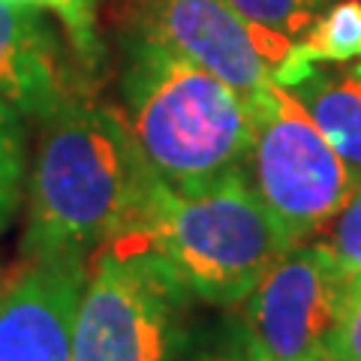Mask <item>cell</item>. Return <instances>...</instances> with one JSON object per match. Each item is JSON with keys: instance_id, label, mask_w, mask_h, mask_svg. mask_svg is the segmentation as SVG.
<instances>
[{"instance_id": "cell-1", "label": "cell", "mask_w": 361, "mask_h": 361, "mask_svg": "<svg viewBox=\"0 0 361 361\" xmlns=\"http://www.w3.org/2000/svg\"><path fill=\"white\" fill-rule=\"evenodd\" d=\"M154 172L118 109L75 99L42 121L21 259L87 256L130 223Z\"/></svg>"}, {"instance_id": "cell-2", "label": "cell", "mask_w": 361, "mask_h": 361, "mask_svg": "<svg viewBox=\"0 0 361 361\" xmlns=\"http://www.w3.org/2000/svg\"><path fill=\"white\" fill-rule=\"evenodd\" d=\"M118 235L154 253L196 301L217 307L244 301L265 271L295 247L247 169L193 187L154 175Z\"/></svg>"}, {"instance_id": "cell-3", "label": "cell", "mask_w": 361, "mask_h": 361, "mask_svg": "<svg viewBox=\"0 0 361 361\" xmlns=\"http://www.w3.org/2000/svg\"><path fill=\"white\" fill-rule=\"evenodd\" d=\"M121 90L145 163L166 184H208L250 163V103L142 27L123 51Z\"/></svg>"}, {"instance_id": "cell-4", "label": "cell", "mask_w": 361, "mask_h": 361, "mask_svg": "<svg viewBox=\"0 0 361 361\" xmlns=\"http://www.w3.org/2000/svg\"><path fill=\"white\" fill-rule=\"evenodd\" d=\"M193 301L154 253L115 235L90 253L73 361H175L190 343Z\"/></svg>"}, {"instance_id": "cell-5", "label": "cell", "mask_w": 361, "mask_h": 361, "mask_svg": "<svg viewBox=\"0 0 361 361\" xmlns=\"http://www.w3.org/2000/svg\"><path fill=\"white\" fill-rule=\"evenodd\" d=\"M250 109L253 151L247 172L289 241L304 244L343 211L361 175L331 148L289 87H265Z\"/></svg>"}, {"instance_id": "cell-6", "label": "cell", "mask_w": 361, "mask_h": 361, "mask_svg": "<svg viewBox=\"0 0 361 361\" xmlns=\"http://www.w3.org/2000/svg\"><path fill=\"white\" fill-rule=\"evenodd\" d=\"M139 27L223 78L247 103L271 85L295 87L316 70L298 39L256 25L229 0H145Z\"/></svg>"}, {"instance_id": "cell-7", "label": "cell", "mask_w": 361, "mask_h": 361, "mask_svg": "<svg viewBox=\"0 0 361 361\" xmlns=\"http://www.w3.org/2000/svg\"><path fill=\"white\" fill-rule=\"evenodd\" d=\"M349 277L325 244H295L247 295L244 329L265 361H329Z\"/></svg>"}, {"instance_id": "cell-8", "label": "cell", "mask_w": 361, "mask_h": 361, "mask_svg": "<svg viewBox=\"0 0 361 361\" xmlns=\"http://www.w3.org/2000/svg\"><path fill=\"white\" fill-rule=\"evenodd\" d=\"M87 256L25 259L0 283V361H73Z\"/></svg>"}, {"instance_id": "cell-9", "label": "cell", "mask_w": 361, "mask_h": 361, "mask_svg": "<svg viewBox=\"0 0 361 361\" xmlns=\"http://www.w3.org/2000/svg\"><path fill=\"white\" fill-rule=\"evenodd\" d=\"M70 49L49 13L0 0V99L33 121L85 99Z\"/></svg>"}, {"instance_id": "cell-10", "label": "cell", "mask_w": 361, "mask_h": 361, "mask_svg": "<svg viewBox=\"0 0 361 361\" xmlns=\"http://www.w3.org/2000/svg\"><path fill=\"white\" fill-rule=\"evenodd\" d=\"M310 111L331 148L361 175V61L341 70H316L301 85L289 87Z\"/></svg>"}, {"instance_id": "cell-11", "label": "cell", "mask_w": 361, "mask_h": 361, "mask_svg": "<svg viewBox=\"0 0 361 361\" xmlns=\"http://www.w3.org/2000/svg\"><path fill=\"white\" fill-rule=\"evenodd\" d=\"M313 66L361 61V0H334L298 39Z\"/></svg>"}, {"instance_id": "cell-12", "label": "cell", "mask_w": 361, "mask_h": 361, "mask_svg": "<svg viewBox=\"0 0 361 361\" xmlns=\"http://www.w3.org/2000/svg\"><path fill=\"white\" fill-rule=\"evenodd\" d=\"M27 118L0 99V232L9 229L27 193Z\"/></svg>"}, {"instance_id": "cell-13", "label": "cell", "mask_w": 361, "mask_h": 361, "mask_svg": "<svg viewBox=\"0 0 361 361\" xmlns=\"http://www.w3.org/2000/svg\"><path fill=\"white\" fill-rule=\"evenodd\" d=\"M6 4L33 6L54 16L63 25L66 42L73 45L75 58L90 73L103 61V39H99V0H6Z\"/></svg>"}, {"instance_id": "cell-14", "label": "cell", "mask_w": 361, "mask_h": 361, "mask_svg": "<svg viewBox=\"0 0 361 361\" xmlns=\"http://www.w3.org/2000/svg\"><path fill=\"white\" fill-rule=\"evenodd\" d=\"M241 16H247L256 25L268 30L286 33L292 39H301L322 9L334 4V0H229Z\"/></svg>"}, {"instance_id": "cell-15", "label": "cell", "mask_w": 361, "mask_h": 361, "mask_svg": "<svg viewBox=\"0 0 361 361\" xmlns=\"http://www.w3.org/2000/svg\"><path fill=\"white\" fill-rule=\"evenodd\" d=\"M331 223L334 226H331V235L325 247L331 250L343 274L353 280L361 274V184Z\"/></svg>"}, {"instance_id": "cell-16", "label": "cell", "mask_w": 361, "mask_h": 361, "mask_svg": "<svg viewBox=\"0 0 361 361\" xmlns=\"http://www.w3.org/2000/svg\"><path fill=\"white\" fill-rule=\"evenodd\" d=\"M329 361H361V274L346 283L343 307L329 341Z\"/></svg>"}, {"instance_id": "cell-17", "label": "cell", "mask_w": 361, "mask_h": 361, "mask_svg": "<svg viewBox=\"0 0 361 361\" xmlns=\"http://www.w3.org/2000/svg\"><path fill=\"white\" fill-rule=\"evenodd\" d=\"M187 361H265L259 355L256 343L250 341L244 322L238 329H226L223 334L211 337L208 343H202L199 349H193V355Z\"/></svg>"}]
</instances>
